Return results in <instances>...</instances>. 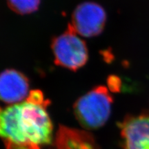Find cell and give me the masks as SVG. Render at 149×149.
<instances>
[{
	"instance_id": "277c9868",
	"label": "cell",
	"mask_w": 149,
	"mask_h": 149,
	"mask_svg": "<svg viewBox=\"0 0 149 149\" xmlns=\"http://www.w3.org/2000/svg\"><path fill=\"white\" fill-rule=\"evenodd\" d=\"M70 26L77 34L85 37L97 36L107 22V13L102 6L93 1L78 5L72 14Z\"/></svg>"
},
{
	"instance_id": "ba28073f",
	"label": "cell",
	"mask_w": 149,
	"mask_h": 149,
	"mask_svg": "<svg viewBox=\"0 0 149 149\" xmlns=\"http://www.w3.org/2000/svg\"><path fill=\"white\" fill-rule=\"evenodd\" d=\"M8 6L19 15L33 13L38 10L40 0H7Z\"/></svg>"
},
{
	"instance_id": "8992f818",
	"label": "cell",
	"mask_w": 149,
	"mask_h": 149,
	"mask_svg": "<svg viewBox=\"0 0 149 149\" xmlns=\"http://www.w3.org/2000/svg\"><path fill=\"white\" fill-rule=\"evenodd\" d=\"M30 82L23 72L7 69L0 73V101L10 104L24 102L29 95Z\"/></svg>"
},
{
	"instance_id": "3957f363",
	"label": "cell",
	"mask_w": 149,
	"mask_h": 149,
	"mask_svg": "<svg viewBox=\"0 0 149 149\" xmlns=\"http://www.w3.org/2000/svg\"><path fill=\"white\" fill-rule=\"evenodd\" d=\"M51 48L57 66L76 71L82 68L88 59L85 42L77 36L70 24L64 33L52 40Z\"/></svg>"
},
{
	"instance_id": "7a4b0ae2",
	"label": "cell",
	"mask_w": 149,
	"mask_h": 149,
	"mask_svg": "<svg viewBox=\"0 0 149 149\" xmlns=\"http://www.w3.org/2000/svg\"><path fill=\"white\" fill-rule=\"evenodd\" d=\"M113 98L104 86L91 89L78 99L73 106V112L78 122L89 130L103 126L111 113Z\"/></svg>"
},
{
	"instance_id": "52a82bcc",
	"label": "cell",
	"mask_w": 149,
	"mask_h": 149,
	"mask_svg": "<svg viewBox=\"0 0 149 149\" xmlns=\"http://www.w3.org/2000/svg\"><path fill=\"white\" fill-rule=\"evenodd\" d=\"M88 134L66 127H61L57 133L59 144L67 146L59 149H95L92 139Z\"/></svg>"
},
{
	"instance_id": "6da1fadb",
	"label": "cell",
	"mask_w": 149,
	"mask_h": 149,
	"mask_svg": "<svg viewBox=\"0 0 149 149\" xmlns=\"http://www.w3.org/2000/svg\"><path fill=\"white\" fill-rule=\"evenodd\" d=\"M48 105L26 100L0 107V138L6 149H42L53 139Z\"/></svg>"
},
{
	"instance_id": "5b68a950",
	"label": "cell",
	"mask_w": 149,
	"mask_h": 149,
	"mask_svg": "<svg viewBox=\"0 0 149 149\" xmlns=\"http://www.w3.org/2000/svg\"><path fill=\"white\" fill-rule=\"evenodd\" d=\"M124 149H149V113L126 117L120 124Z\"/></svg>"
}]
</instances>
